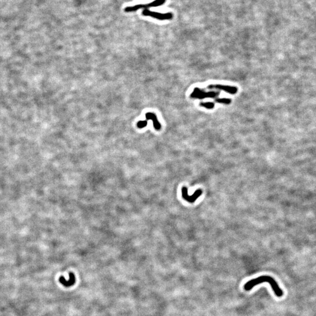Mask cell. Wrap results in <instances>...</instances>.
I'll list each match as a JSON object with an SVG mask.
<instances>
[{"instance_id": "obj_2", "label": "cell", "mask_w": 316, "mask_h": 316, "mask_svg": "<svg viewBox=\"0 0 316 316\" xmlns=\"http://www.w3.org/2000/svg\"><path fill=\"white\" fill-rule=\"evenodd\" d=\"M166 0H154L151 2L146 4H138L134 6H129L125 7L124 11L126 12H135L140 9H148L151 7H156L162 5L165 3Z\"/></svg>"}, {"instance_id": "obj_10", "label": "cell", "mask_w": 316, "mask_h": 316, "mask_svg": "<svg viewBox=\"0 0 316 316\" xmlns=\"http://www.w3.org/2000/svg\"><path fill=\"white\" fill-rule=\"evenodd\" d=\"M200 105L201 107H203L207 109H213L214 107V104L213 102H206L201 103Z\"/></svg>"}, {"instance_id": "obj_7", "label": "cell", "mask_w": 316, "mask_h": 316, "mask_svg": "<svg viewBox=\"0 0 316 316\" xmlns=\"http://www.w3.org/2000/svg\"><path fill=\"white\" fill-rule=\"evenodd\" d=\"M147 120H152L153 122L154 127L156 130H159L161 128V124L159 122L157 115L152 112H148L145 115Z\"/></svg>"}, {"instance_id": "obj_4", "label": "cell", "mask_w": 316, "mask_h": 316, "mask_svg": "<svg viewBox=\"0 0 316 316\" xmlns=\"http://www.w3.org/2000/svg\"><path fill=\"white\" fill-rule=\"evenodd\" d=\"M142 15L147 16H151L152 18L157 19L159 20H170L173 18V14L171 12L168 13H160L150 11L148 9H145L142 11Z\"/></svg>"}, {"instance_id": "obj_8", "label": "cell", "mask_w": 316, "mask_h": 316, "mask_svg": "<svg viewBox=\"0 0 316 316\" xmlns=\"http://www.w3.org/2000/svg\"><path fill=\"white\" fill-rule=\"evenodd\" d=\"M69 280H66L64 277L61 276L59 278V282H61V284L63 285L64 286L68 288V287L73 286L74 283L76 282V278L73 273H69Z\"/></svg>"}, {"instance_id": "obj_3", "label": "cell", "mask_w": 316, "mask_h": 316, "mask_svg": "<svg viewBox=\"0 0 316 316\" xmlns=\"http://www.w3.org/2000/svg\"><path fill=\"white\" fill-rule=\"evenodd\" d=\"M220 92L219 91H206L204 90L200 89L198 87L195 88L193 91V93L191 94L190 97L192 98H197V99H204L206 98H213L217 97L219 96Z\"/></svg>"}, {"instance_id": "obj_6", "label": "cell", "mask_w": 316, "mask_h": 316, "mask_svg": "<svg viewBox=\"0 0 316 316\" xmlns=\"http://www.w3.org/2000/svg\"><path fill=\"white\" fill-rule=\"evenodd\" d=\"M207 89H217L219 90H223L229 94H235L238 91V88L236 87L229 86V85H209L207 87Z\"/></svg>"}, {"instance_id": "obj_5", "label": "cell", "mask_w": 316, "mask_h": 316, "mask_svg": "<svg viewBox=\"0 0 316 316\" xmlns=\"http://www.w3.org/2000/svg\"><path fill=\"white\" fill-rule=\"evenodd\" d=\"M203 193V190L200 189L197 190L193 195H189L188 194V189L186 187L184 186L182 188V195L183 199L190 203H193Z\"/></svg>"}, {"instance_id": "obj_11", "label": "cell", "mask_w": 316, "mask_h": 316, "mask_svg": "<svg viewBox=\"0 0 316 316\" xmlns=\"http://www.w3.org/2000/svg\"><path fill=\"white\" fill-rule=\"evenodd\" d=\"M147 124H148V121L147 120H144V121H139L138 122L137 124V127L139 128H143L144 127H145L147 126Z\"/></svg>"}, {"instance_id": "obj_1", "label": "cell", "mask_w": 316, "mask_h": 316, "mask_svg": "<svg viewBox=\"0 0 316 316\" xmlns=\"http://www.w3.org/2000/svg\"><path fill=\"white\" fill-rule=\"evenodd\" d=\"M265 282H268L270 284L273 291L275 293V295L277 297H281L283 296V292L282 291V290L280 288L277 282L273 278L269 276H261L254 279H252L248 281L245 284L244 289L247 291H250L254 286H255L256 285H258Z\"/></svg>"}, {"instance_id": "obj_9", "label": "cell", "mask_w": 316, "mask_h": 316, "mask_svg": "<svg viewBox=\"0 0 316 316\" xmlns=\"http://www.w3.org/2000/svg\"><path fill=\"white\" fill-rule=\"evenodd\" d=\"M215 101L216 103H221V104H230L231 103V99H229V98H217L215 100Z\"/></svg>"}]
</instances>
